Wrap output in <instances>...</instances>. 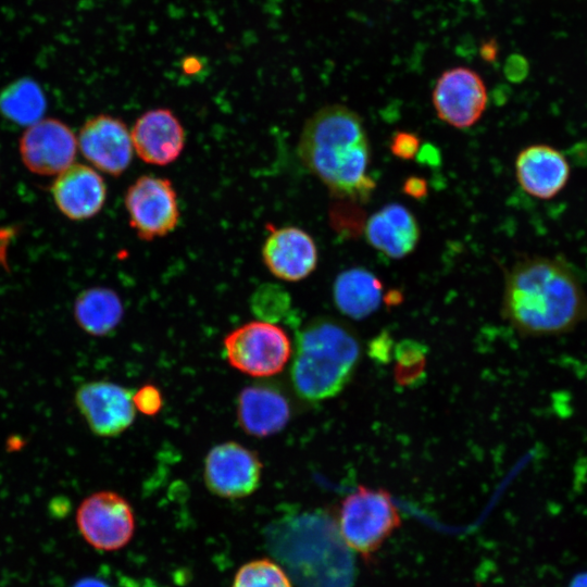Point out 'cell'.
Listing matches in <instances>:
<instances>
[{"label": "cell", "mask_w": 587, "mask_h": 587, "mask_svg": "<svg viewBox=\"0 0 587 587\" xmlns=\"http://www.w3.org/2000/svg\"><path fill=\"white\" fill-rule=\"evenodd\" d=\"M503 314L523 335L552 336L567 333L587 321V295L563 261L529 257L507 273Z\"/></svg>", "instance_id": "6da1fadb"}, {"label": "cell", "mask_w": 587, "mask_h": 587, "mask_svg": "<svg viewBox=\"0 0 587 587\" xmlns=\"http://www.w3.org/2000/svg\"><path fill=\"white\" fill-rule=\"evenodd\" d=\"M298 154L333 195L369 199L375 187L369 175L371 146L361 116L342 104L319 109L304 123Z\"/></svg>", "instance_id": "7a4b0ae2"}, {"label": "cell", "mask_w": 587, "mask_h": 587, "mask_svg": "<svg viewBox=\"0 0 587 587\" xmlns=\"http://www.w3.org/2000/svg\"><path fill=\"white\" fill-rule=\"evenodd\" d=\"M360 358L354 332L333 317H317L298 334L290 377L299 397L322 401L349 382Z\"/></svg>", "instance_id": "3957f363"}, {"label": "cell", "mask_w": 587, "mask_h": 587, "mask_svg": "<svg viewBox=\"0 0 587 587\" xmlns=\"http://www.w3.org/2000/svg\"><path fill=\"white\" fill-rule=\"evenodd\" d=\"M400 525V512L390 494L382 488L359 486L341 501L337 514L340 538L365 560L375 554Z\"/></svg>", "instance_id": "277c9868"}, {"label": "cell", "mask_w": 587, "mask_h": 587, "mask_svg": "<svg viewBox=\"0 0 587 587\" xmlns=\"http://www.w3.org/2000/svg\"><path fill=\"white\" fill-rule=\"evenodd\" d=\"M228 363L253 377H267L283 371L291 355V342L280 326L252 321L230 332L223 340Z\"/></svg>", "instance_id": "5b68a950"}, {"label": "cell", "mask_w": 587, "mask_h": 587, "mask_svg": "<svg viewBox=\"0 0 587 587\" xmlns=\"http://www.w3.org/2000/svg\"><path fill=\"white\" fill-rule=\"evenodd\" d=\"M125 208L129 225L146 241L168 235L179 222L176 190L164 177H138L126 190Z\"/></svg>", "instance_id": "8992f818"}, {"label": "cell", "mask_w": 587, "mask_h": 587, "mask_svg": "<svg viewBox=\"0 0 587 587\" xmlns=\"http://www.w3.org/2000/svg\"><path fill=\"white\" fill-rule=\"evenodd\" d=\"M76 524L91 547L101 551H116L133 538L135 515L124 497L103 490L82 501L76 512Z\"/></svg>", "instance_id": "52a82bcc"}, {"label": "cell", "mask_w": 587, "mask_h": 587, "mask_svg": "<svg viewBox=\"0 0 587 587\" xmlns=\"http://www.w3.org/2000/svg\"><path fill=\"white\" fill-rule=\"evenodd\" d=\"M262 463L258 454L236 441L214 446L203 464L208 489L222 498L239 499L253 494L261 482Z\"/></svg>", "instance_id": "ba28073f"}, {"label": "cell", "mask_w": 587, "mask_h": 587, "mask_svg": "<svg viewBox=\"0 0 587 587\" xmlns=\"http://www.w3.org/2000/svg\"><path fill=\"white\" fill-rule=\"evenodd\" d=\"M432 101L442 122L455 128H469L484 114L488 96L477 72L466 66H455L438 77Z\"/></svg>", "instance_id": "9c48e42d"}, {"label": "cell", "mask_w": 587, "mask_h": 587, "mask_svg": "<svg viewBox=\"0 0 587 587\" xmlns=\"http://www.w3.org/2000/svg\"><path fill=\"white\" fill-rule=\"evenodd\" d=\"M77 147L73 130L57 118H43L29 125L20 139L24 165L43 176L58 175L71 166Z\"/></svg>", "instance_id": "30bf717a"}, {"label": "cell", "mask_w": 587, "mask_h": 587, "mask_svg": "<svg viewBox=\"0 0 587 587\" xmlns=\"http://www.w3.org/2000/svg\"><path fill=\"white\" fill-rule=\"evenodd\" d=\"M75 403L93 434L115 437L124 433L135 420L133 391L105 380L82 385Z\"/></svg>", "instance_id": "8fae6325"}, {"label": "cell", "mask_w": 587, "mask_h": 587, "mask_svg": "<svg viewBox=\"0 0 587 587\" xmlns=\"http://www.w3.org/2000/svg\"><path fill=\"white\" fill-rule=\"evenodd\" d=\"M77 145L85 157L99 171L118 176L129 166L134 147L126 124L112 115L99 114L82 126Z\"/></svg>", "instance_id": "7c38bea8"}, {"label": "cell", "mask_w": 587, "mask_h": 587, "mask_svg": "<svg viewBox=\"0 0 587 587\" xmlns=\"http://www.w3.org/2000/svg\"><path fill=\"white\" fill-rule=\"evenodd\" d=\"M262 259L275 277L299 282L316 268L319 253L313 238L305 230L296 226L268 227Z\"/></svg>", "instance_id": "4fadbf2b"}, {"label": "cell", "mask_w": 587, "mask_h": 587, "mask_svg": "<svg viewBox=\"0 0 587 587\" xmlns=\"http://www.w3.org/2000/svg\"><path fill=\"white\" fill-rule=\"evenodd\" d=\"M130 136L136 154L143 162L159 166L176 161L186 142L180 121L166 108L142 113L134 123Z\"/></svg>", "instance_id": "5bb4252c"}, {"label": "cell", "mask_w": 587, "mask_h": 587, "mask_svg": "<svg viewBox=\"0 0 587 587\" xmlns=\"http://www.w3.org/2000/svg\"><path fill=\"white\" fill-rule=\"evenodd\" d=\"M51 193L54 203L65 216L83 221L100 212L107 199V185L95 168L72 164L58 174Z\"/></svg>", "instance_id": "9a60e30c"}, {"label": "cell", "mask_w": 587, "mask_h": 587, "mask_svg": "<svg viewBox=\"0 0 587 587\" xmlns=\"http://www.w3.org/2000/svg\"><path fill=\"white\" fill-rule=\"evenodd\" d=\"M515 173L525 192L541 200H549L567 184L570 165L555 148L541 143L532 145L517 154Z\"/></svg>", "instance_id": "2e32d148"}, {"label": "cell", "mask_w": 587, "mask_h": 587, "mask_svg": "<svg viewBox=\"0 0 587 587\" xmlns=\"http://www.w3.org/2000/svg\"><path fill=\"white\" fill-rule=\"evenodd\" d=\"M236 408L241 428L254 437L277 434L287 425L291 415L286 396L267 384L245 387L238 395Z\"/></svg>", "instance_id": "e0dca14e"}, {"label": "cell", "mask_w": 587, "mask_h": 587, "mask_svg": "<svg viewBox=\"0 0 587 587\" xmlns=\"http://www.w3.org/2000/svg\"><path fill=\"white\" fill-rule=\"evenodd\" d=\"M365 237L379 252L392 259H401L416 247L420 227L414 215L404 205L390 203L369 218Z\"/></svg>", "instance_id": "ac0fdd59"}, {"label": "cell", "mask_w": 587, "mask_h": 587, "mask_svg": "<svg viewBox=\"0 0 587 587\" xmlns=\"http://www.w3.org/2000/svg\"><path fill=\"white\" fill-rule=\"evenodd\" d=\"M333 299L342 314L361 320L379 308L383 300V284L366 268H349L336 277Z\"/></svg>", "instance_id": "d6986e66"}, {"label": "cell", "mask_w": 587, "mask_h": 587, "mask_svg": "<svg viewBox=\"0 0 587 587\" xmlns=\"http://www.w3.org/2000/svg\"><path fill=\"white\" fill-rule=\"evenodd\" d=\"M124 309L118 295L105 287H92L77 297L74 315L77 324L93 336L112 333L123 317Z\"/></svg>", "instance_id": "ffe728a7"}, {"label": "cell", "mask_w": 587, "mask_h": 587, "mask_svg": "<svg viewBox=\"0 0 587 587\" xmlns=\"http://www.w3.org/2000/svg\"><path fill=\"white\" fill-rule=\"evenodd\" d=\"M46 110V99L40 87L30 79L16 80L0 93V112L11 122L32 125Z\"/></svg>", "instance_id": "44dd1931"}, {"label": "cell", "mask_w": 587, "mask_h": 587, "mask_svg": "<svg viewBox=\"0 0 587 587\" xmlns=\"http://www.w3.org/2000/svg\"><path fill=\"white\" fill-rule=\"evenodd\" d=\"M232 587H292L285 571L274 561L263 558L241 565Z\"/></svg>", "instance_id": "7402d4cb"}, {"label": "cell", "mask_w": 587, "mask_h": 587, "mask_svg": "<svg viewBox=\"0 0 587 587\" xmlns=\"http://www.w3.org/2000/svg\"><path fill=\"white\" fill-rule=\"evenodd\" d=\"M396 380L402 386L416 384L425 374L426 348L414 340L399 342L395 351Z\"/></svg>", "instance_id": "603a6c76"}, {"label": "cell", "mask_w": 587, "mask_h": 587, "mask_svg": "<svg viewBox=\"0 0 587 587\" xmlns=\"http://www.w3.org/2000/svg\"><path fill=\"white\" fill-rule=\"evenodd\" d=\"M133 402L142 414L154 415L162 409L163 397L154 385L148 384L133 392Z\"/></svg>", "instance_id": "cb8c5ba5"}, {"label": "cell", "mask_w": 587, "mask_h": 587, "mask_svg": "<svg viewBox=\"0 0 587 587\" xmlns=\"http://www.w3.org/2000/svg\"><path fill=\"white\" fill-rule=\"evenodd\" d=\"M420 150V137L411 132L400 130L394 134L390 142L391 153L402 160H411L417 157Z\"/></svg>", "instance_id": "d4e9b609"}, {"label": "cell", "mask_w": 587, "mask_h": 587, "mask_svg": "<svg viewBox=\"0 0 587 587\" xmlns=\"http://www.w3.org/2000/svg\"><path fill=\"white\" fill-rule=\"evenodd\" d=\"M527 73L528 63L523 57L514 54L507 60V64L504 66V74L510 80L521 82L522 79H524Z\"/></svg>", "instance_id": "484cf974"}, {"label": "cell", "mask_w": 587, "mask_h": 587, "mask_svg": "<svg viewBox=\"0 0 587 587\" xmlns=\"http://www.w3.org/2000/svg\"><path fill=\"white\" fill-rule=\"evenodd\" d=\"M403 192L412 198L422 199L427 193V183L417 176H410L403 184Z\"/></svg>", "instance_id": "4316f807"}, {"label": "cell", "mask_w": 587, "mask_h": 587, "mask_svg": "<svg viewBox=\"0 0 587 587\" xmlns=\"http://www.w3.org/2000/svg\"><path fill=\"white\" fill-rule=\"evenodd\" d=\"M479 55L487 63L495 62L499 55V43L497 40L495 38L485 40L479 47Z\"/></svg>", "instance_id": "83f0119b"}, {"label": "cell", "mask_w": 587, "mask_h": 587, "mask_svg": "<svg viewBox=\"0 0 587 587\" xmlns=\"http://www.w3.org/2000/svg\"><path fill=\"white\" fill-rule=\"evenodd\" d=\"M567 587H587V571L573 576Z\"/></svg>", "instance_id": "f1b7e54d"}, {"label": "cell", "mask_w": 587, "mask_h": 587, "mask_svg": "<svg viewBox=\"0 0 587 587\" xmlns=\"http://www.w3.org/2000/svg\"><path fill=\"white\" fill-rule=\"evenodd\" d=\"M75 587H108V586L100 580L88 578V579L80 580L78 584L75 585Z\"/></svg>", "instance_id": "f546056e"}]
</instances>
